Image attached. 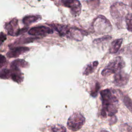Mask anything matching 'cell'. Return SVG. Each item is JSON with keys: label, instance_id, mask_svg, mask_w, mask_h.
<instances>
[{"label": "cell", "instance_id": "6da1fadb", "mask_svg": "<svg viewBox=\"0 0 132 132\" xmlns=\"http://www.w3.org/2000/svg\"><path fill=\"white\" fill-rule=\"evenodd\" d=\"M102 101L101 115L106 118L113 116L118 110V98L116 90L106 89L100 92Z\"/></svg>", "mask_w": 132, "mask_h": 132}, {"label": "cell", "instance_id": "7a4b0ae2", "mask_svg": "<svg viewBox=\"0 0 132 132\" xmlns=\"http://www.w3.org/2000/svg\"><path fill=\"white\" fill-rule=\"evenodd\" d=\"M110 13L117 26L122 22L123 19L128 14V8L127 5L121 3H115L110 7Z\"/></svg>", "mask_w": 132, "mask_h": 132}, {"label": "cell", "instance_id": "3957f363", "mask_svg": "<svg viewBox=\"0 0 132 132\" xmlns=\"http://www.w3.org/2000/svg\"><path fill=\"white\" fill-rule=\"evenodd\" d=\"M125 65V62L121 57H117L112 59L102 71L101 74L104 76H109L116 73L121 70Z\"/></svg>", "mask_w": 132, "mask_h": 132}, {"label": "cell", "instance_id": "277c9868", "mask_svg": "<svg viewBox=\"0 0 132 132\" xmlns=\"http://www.w3.org/2000/svg\"><path fill=\"white\" fill-rule=\"evenodd\" d=\"M1 78L2 79L10 78L20 84L23 81L24 76L18 67L11 65L10 69L4 68L1 70Z\"/></svg>", "mask_w": 132, "mask_h": 132}, {"label": "cell", "instance_id": "5b68a950", "mask_svg": "<svg viewBox=\"0 0 132 132\" xmlns=\"http://www.w3.org/2000/svg\"><path fill=\"white\" fill-rule=\"evenodd\" d=\"M85 123V117L80 112H76L69 118L67 125L70 130L75 131L80 129Z\"/></svg>", "mask_w": 132, "mask_h": 132}, {"label": "cell", "instance_id": "8992f818", "mask_svg": "<svg viewBox=\"0 0 132 132\" xmlns=\"http://www.w3.org/2000/svg\"><path fill=\"white\" fill-rule=\"evenodd\" d=\"M93 25L94 30L99 34L109 32L112 27L110 22L103 15H100L96 18L93 23Z\"/></svg>", "mask_w": 132, "mask_h": 132}, {"label": "cell", "instance_id": "52a82bcc", "mask_svg": "<svg viewBox=\"0 0 132 132\" xmlns=\"http://www.w3.org/2000/svg\"><path fill=\"white\" fill-rule=\"evenodd\" d=\"M62 5L70 9L71 13L74 16L80 14L81 10V5L78 0H61Z\"/></svg>", "mask_w": 132, "mask_h": 132}, {"label": "cell", "instance_id": "ba28073f", "mask_svg": "<svg viewBox=\"0 0 132 132\" xmlns=\"http://www.w3.org/2000/svg\"><path fill=\"white\" fill-rule=\"evenodd\" d=\"M128 79V74L121 70L116 73L114 75L113 83L117 86L122 87L127 84Z\"/></svg>", "mask_w": 132, "mask_h": 132}, {"label": "cell", "instance_id": "9c48e42d", "mask_svg": "<svg viewBox=\"0 0 132 132\" xmlns=\"http://www.w3.org/2000/svg\"><path fill=\"white\" fill-rule=\"evenodd\" d=\"M5 29L7 31L8 35L10 36H19L20 28L18 26V19L15 18L7 23L5 25Z\"/></svg>", "mask_w": 132, "mask_h": 132}, {"label": "cell", "instance_id": "30bf717a", "mask_svg": "<svg viewBox=\"0 0 132 132\" xmlns=\"http://www.w3.org/2000/svg\"><path fill=\"white\" fill-rule=\"evenodd\" d=\"M53 33V30L51 28L44 26L35 27L30 28L28 31V34L33 36H46Z\"/></svg>", "mask_w": 132, "mask_h": 132}, {"label": "cell", "instance_id": "8fae6325", "mask_svg": "<svg viewBox=\"0 0 132 132\" xmlns=\"http://www.w3.org/2000/svg\"><path fill=\"white\" fill-rule=\"evenodd\" d=\"M28 51H29V48L27 47H13L11 48V50L6 54V55L9 58H15L27 52Z\"/></svg>", "mask_w": 132, "mask_h": 132}, {"label": "cell", "instance_id": "7c38bea8", "mask_svg": "<svg viewBox=\"0 0 132 132\" xmlns=\"http://www.w3.org/2000/svg\"><path fill=\"white\" fill-rule=\"evenodd\" d=\"M87 33L85 31L74 27H70L69 35L71 38L77 41H81Z\"/></svg>", "mask_w": 132, "mask_h": 132}, {"label": "cell", "instance_id": "4fadbf2b", "mask_svg": "<svg viewBox=\"0 0 132 132\" xmlns=\"http://www.w3.org/2000/svg\"><path fill=\"white\" fill-rule=\"evenodd\" d=\"M50 26L52 27L55 30H56L61 36H67L69 33L70 27L66 25L53 23L52 24H50Z\"/></svg>", "mask_w": 132, "mask_h": 132}, {"label": "cell", "instance_id": "5bb4252c", "mask_svg": "<svg viewBox=\"0 0 132 132\" xmlns=\"http://www.w3.org/2000/svg\"><path fill=\"white\" fill-rule=\"evenodd\" d=\"M98 62L97 61H94L88 63L84 68L82 71V74L84 75H88L95 70L98 65Z\"/></svg>", "mask_w": 132, "mask_h": 132}, {"label": "cell", "instance_id": "9a60e30c", "mask_svg": "<svg viewBox=\"0 0 132 132\" xmlns=\"http://www.w3.org/2000/svg\"><path fill=\"white\" fill-rule=\"evenodd\" d=\"M123 41L122 39H118L113 40L110 46L109 49V52L110 54H115L118 52L120 48L121 47V46L122 45Z\"/></svg>", "mask_w": 132, "mask_h": 132}, {"label": "cell", "instance_id": "2e32d148", "mask_svg": "<svg viewBox=\"0 0 132 132\" xmlns=\"http://www.w3.org/2000/svg\"><path fill=\"white\" fill-rule=\"evenodd\" d=\"M41 19L39 15H30L25 16L23 19V23L26 26H29L33 23L38 22Z\"/></svg>", "mask_w": 132, "mask_h": 132}, {"label": "cell", "instance_id": "e0dca14e", "mask_svg": "<svg viewBox=\"0 0 132 132\" xmlns=\"http://www.w3.org/2000/svg\"><path fill=\"white\" fill-rule=\"evenodd\" d=\"M11 65L17 67L18 68H28L29 67V63L27 61L23 59H18L14 60L11 62Z\"/></svg>", "mask_w": 132, "mask_h": 132}, {"label": "cell", "instance_id": "ac0fdd59", "mask_svg": "<svg viewBox=\"0 0 132 132\" xmlns=\"http://www.w3.org/2000/svg\"><path fill=\"white\" fill-rule=\"evenodd\" d=\"M39 38H38V37H29V38H20L17 41H16L15 42H14L13 44H18L21 41H22V44L26 43H29V42H31L34 41L36 39H39Z\"/></svg>", "mask_w": 132, "mask_h": 132}, {"label": "cell", "instance_id": "d6986e66", "mask_svg": "<svg viewBox=\"0 0 132 132\" xmlns=\"http://www.w3.org/2000/svg\"><path fill=\"white\" fill-rule=\"evenodd\" d=\"M125 22L127 26V29L132 32V13L128 14L126 16Z\"/></svg>", "mask_w": 132, "mask_h": 132}, {"label": "cell", "instance_id": "ffe728a7", "mask_svg": "<svg viewBox=\"0 0 132 132\" xmlns=\"http://www.w3.org/2000/svg\"><path fill=\"white\" fill-rule=\"evenodd\" d=\"M123 102L126 107L131 111H132V100L127 95L124 96Z\"/></svg>", "mask_w": 132, "mask_h": 132}, {"label": "cell", "instance_id": "44dd1931", "mask_svg": "<svg viewBox=\"0 0 132 132\" xmlns=\"http://www.w3.org/2000/svg\"><path fill=\"white\" fill-rule=\"evenodd\" d=\"M53 132H65V127L60 125H57L52 128Z\"/></svg>", "mask_w": 132, "mask_h": 132}, {"label": "cell", "instance_id": "7402d4cb", "mask_svg": "<svg viewBox=\"0 0 132 132\" xmlns=\"http://www.w3.org/2000/svg\"><path fill=\"white\" fill-rule=\"evenodd\" d=\"M111 38V36H104V37H101L100 38L96 39L94 40L93 42L95 43H101V42H104V41H106L109 40Z\"/></svg>", "mask_w": 132, "mask_h": 132}, {"label": "cell", "instance_id": "603a6c76", "mask_svg": "<svg viewBox=\"0 0 132 132\" xmlns=\"http://www.w3.org/2000/svg\"><path fill=\"white\" fill-rule=\"evenodd\" d=\"M131 129L130 126H129L127 124H122L120 126V130L121 132H132L130 131Z\"/></svg>", "mask_w": 132, "mask_h": 132}, {"label": "cell", "instance_id": "cb8c5ba5", "mask_svg": "<svg viewBox=\"0 0 132 132\" xmlns=\"http://www.w3.org/2000/svg\"><path fill=\"white\" fill-rule=\"evenodd\" d=\"M88 3L89 5L90 6H91L93 5L92 7H94L95 8L96 7H97L99 6L100 0H90L89 2H88Z\"/></svg>", "mask_w": 132, "mask_h": 132}, {"label": "cell", "instance_id": "d4e9b609", "mask_svg": "<svg viewBox=\"0 0 132 132\" xmlns=\"http://www.w3.org/2000/svg\"><path fill=\"white\" fill-rule=\"evenodd\" d=\"M99 89H100V84L97 82L95 84L94 89L93 90H92V91H91V95L93 96H96V95L97 94V92H98Z\"/></svg>", "mask_w": 132, "mask_h": 132}, {"label": "cell", "instance_id": "484cf974", "mask_svg": "<svg viewBox=\"0 0 132 132\" xmlns=\"http://www.w3.org/2000/svg\"><path fill=\"white\" fill-rule=\"evenodd\" d=\"M6 62V58L2 55H1V58H0V65L1 68H2L3 65L5 64Z\"/></svg>", "mask_w": 132, "mask_h": 132}, {"label": "cell", "instance_id": "4316f807", "mask_svg": "<svg viewBox=\"0 0 132 132\" xmlns=\"http://www.w3.org/2000/svg\"><path fill=\"white\" fill-rule=\"evenodd\" d=\"M6 39V35L3 34V32H1V37H0V40H1V44L2 45L3 42Z\"/></svg>", "mask_w": 132, "mask_h": 132}, {"label": "cell", "instance_id": "83f0119b", "mask_svg": "<svg viewBox=\"0 0 132 132\" xmlns=\"http://www.w3.org/2000/svg\"><path fill=\"white\" fill-rule=\"evenodd\" d=\"M27 30H28V28H27V27H23V28H21V29H20V30H19V35L25 33V32H26V31H27Z\"/></svg>", "mask_w": 132, "mask_h": 132}, {"label": "cell", "instance_id": "f1b7e54d", "mask_svg": "<svg viewBox=\"0 0 132 132\" xmlns=\"http://www.w3.org/2000/svg\"><path fill=\"white\" fill-rule=\"evenodd\" d=\"M100 132H109V131L107 130H102Z\"/></svg>", "mask_w": 132, "mask_h": 132}, {"label": "cell", "instance_id": "f546056e", "mask_svg": "<svg viewBox=\"0 0 132 132\" xmlns=\"http://www.w3.org/2000/svg\"><path fill=\"white\" fill-rule=\"evenodd\" d=\"M131 8H132V3H131Z\"/></svg>", "mask_w": 132, "mask_h": 132}, {"label": "cell", "instance_id": "4dcf8cb0", "mask_svg": "<svg viewBox=\"0 0 132 132\" xmlns=\"http://www.w3.org/2000/svg\"><path fill=\"white\" fill-rule=\"evenodd\" d=\"M51 1H54V0H51Z\"/></svg>", "mask_w": 132, "mask_h": 132}]
</instances>
